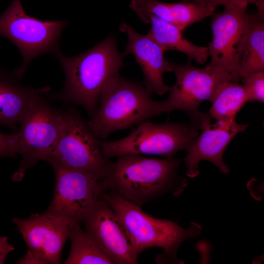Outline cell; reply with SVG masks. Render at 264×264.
<instances>
[{"label": "cell", "instance_id": "cell-1", "mask_svg": "<svg viewBox=\"0 0 264 264\" xmlns=\"http://www.w3.org/2000/svg\"><path fill=\"white\" fill-rule=\"evenodd\" d=\"M54 54L64 70L65 83L51 98L80 106L91 118L97 110L104 86L124 65L125 56L118 50L116 37L110 35L76 56H65L60 50Z\"/></svg>", "mask_w": 264, "mask_h": 264}, {"label": "cell", "instance_id": "cell-2", "mask_svg": "<svg viewBox=\"0 0 264 264\" xmlns=\"http://www.w3.org/2000/svg\"><path fill=\"white\" fill-rule=\"evenodd\" d=\"M181 162L174 156L163 159L126 154L109 163L102 180L104 191L115 193L138 205L150 203L168 193L178 195L186 186L178 174Z\"/></svg>", "mask_w": 264, "mask_h": 264}, {"label": "cell", "instance_id": "cell-3", "mask_svg": "<svg viewBox=\"0 0 264 264\" xmlns=\"http://www.w3.org/2000/svg\"><path fill=\"white\" fill-rule=\"evenodd\" d=\"M142 83L119 74L104 86L94 116L87 123L100 139L166 112L165 103L154 100Z\"/></svg>", "mask_w": 264, "mask_h": 264}, {"label": "cell", "instance_id": "cell-4", "mask_svg": "<svg viewBox=\"0 0 264 264\" xmlns=\"http://www.w3.org/2000/svg\"><path fill=\"white\" fill-rule=\"evenodd\" d=\"M101 197L120 219L127 236L138 256L147 248L163 249L159 262H176V252L185 240L199 236L201 228L192 222L187 229L167 220L154 218L145 213L141 206L126 200L114 192L105 191Z\"/></svg>", "mask_w": 264, "mask_h": 264}, {"label": "cell", "instance_id": "cell-5", "mask_svg": "<svg viewBox=\"0 0 264 264\" xmlns=\"http://www.w3.org/2000/svg\"><path fill=\"white\" fill-rule=\"evenodd\" d=\"M50 88H36L20 122L18 154L22 160L12 179L20 181L40 160H45L57 142L63 110L53 106L46 95Z\"/></svg>", "mask_w": 264, "mask_h": 264}, {"label": "cell", "instance_id": "cell-6", "mask_svg": "<svg viewBox=\"0 0 264 264\" xmlns=\"http://www.w3.org/2000/svg\"><path fill=\"white\" fill-rule=\"evenodd\" d=\"M198 126L191 122L154 123L145 121L126 137L115 141L101 140L102 153L108 160L126 154L173 156L186 150L199 134Z\"/></svg>", "mask_w": 264, "mask_h": 264}, {"label": "cell", "instance_id": "cell-7", "mask_svg": "<svg viewBox=\"0 0 264 264\" xmlns=\"http://www.w3.org/2000/svg\"><path fill=\"white\" fill-rule=\"evenodd\" d=\"M97 137L73 107L63 110L59 136L45 161L94 175L102 180L110 162Z\"/></svg>", "mask_w": 264, "mask_h": 264}, {"label": "cell", "instance_id": "cell-8", "mask_svg": "<svg viewBox=\"0 0 264 264\" xmlns=\"http://www.w3.org/2000/svg\"><path fill=\"white\" fill-rule=\"evenodd\" d=\"M67 21H44L28 15L20 0H12L0 16V35L19 49L22 66L13 72L21 79L29 63L39 55L59 51L60 39Z\"/></svg>", "mask_w": 264, "mask_h": 264}, {"label": "cell", "instance_id": "cell-9", "mask_svg": "<svg viewBox=\"0 0 264 264\" xmlns=\"http://www.w3.org/2000/svg\"><path fill=\"white\" fill-rule=\"evenodd\" d=\"M172 69L176 81L170 88L168 97L164 101L166 112L183 111L191 122L198 127L207 115L198 110L200 104L209 100L223 83L234 81L229 74L209 64L198 68L190 62L185 65L172 62Z\"/></svg>", "mask_w": 264, "mask_h": 264}, {"label": "cell", "instance_id": "cell-10", "mask_svg": "<svg viewBox=\"0 0 264 264\" xmlns=\"http://www.w3.org/2000/svg\"><path fill=\"white\" fill-rule=\"evenodd\" d=\"M211 17L209 65L228 73L239 83V65L247 41L251 14L247 13L246 8L228 6Z\"/></svg>", "mask_w": 264, "mask_h": 264}, {"label": "cell", "instance_id": "cell-11", "mask_svg": "<svg viewBox=\"0 0 264 264\" xmlns=\"http://www.w3.org/2000/svg\"><path fill=\"white\" fill-rule=\"evenodd\" d=\"M28 251L22 264H60L63 247L76 225L75 222L47 211L35 213L26 219L15 218Z\"/></svg>", "mask_w": 264, "mask_h": 264}, {"label": "cell", "instance_id": "cell-12", "mask_svg": "<svg viewBox=\"0 0 264 264\" xmlns=\"http://www.w3.org/2000/svg\"><path fill=\"white\" fill-rule=\"evenodd\" d=\"M51 165L55 184L52 201L46 211L81 223L104 191L102 181L90 173Z\"/></svg>", "mask_w": 264, "mask_h": 264}, {"label": "cell", "instance_id": "cell-13", "mask_svg": "<svg viewBox=\"0 0 264 264\" xmlns=\"http://www.w3.org/2000/svg\"><path fill=\"white\" fill-rule=\"evenodd\" d=\"M85 231L100 249L116 264H135L138 256L117 215L100 197L83 218Z\"/></svg>", "mask_w": 264, "mask_h": 264}, {"label": "cell", "instance_id": "cell-14", "mask_svg": "<svg viewBox=\"0 0 264 264\" xmlns=\"http://www.w3.org/2000/svg\"><path fill=\"white\" fill-rule=\"evenodd\" d=\"M211 119L208 114L198 127L200 133L187 150L184 161L186 174L190 177L198 175V164L202 160L210 161L221 172L228 174L229 168L222 158L224 152L233 137L244 132L248 126V124H238L236 121L212 124Z\"/></svg>", "mask_w": 264, "mask_h": 264}, {"label": "cell", "instance_id": "cell-15", "mask_svg": "<svg viewBox=\"0 0 264 264\" xmlns=\"http://www.w3.org/2000/svg\"><path fill=\"white\" fill-rule=\"evenodd\" d=\"M119 30L128 37L124 56L132 55L141 67L143 74V84L152 94L163 95L169 91L170 87L166 85L163 79L166 72H172V62L164 57V51L154 41L146 35L136 32L125 22L119 25Z\"/></svg>", "mask_w": 264, "mask_h": 264}, {"label": "cell", "instance_id": "cell-16", "mask_svg": "<svg viewBox=\"0 0 264 264\" xmlns=\"http://www.w3.org/2000/svg\"><path fill=\"white\" fill-rule=\"evenodd\" d=\"M129 6L144 23L149 15H153L174 25L182 32L190 25L211 16L215 11L189 0L176 3L157 0H131Z\"/></svg>", "mask_w": 264, "mask_h": 264}, {"label": "cell", "instance_id": "cell-17", "mask_svg": "<svg viewBox=\"0 0 264 264\" xmlns=\"http://www.w3.org/2000/svg\"><path fill=\"white\" fill-rule=\"evenodd\" d=\"M13 72L0 70V126L7 127L17 132L16 126L24 112L35 90L22 85Z\"/></svg>", "mask_w": 264, "mask_h": 264}, {"label": "cell", "instance_id": "cell-18", "mask_svg": "<svg viewBox=\"0 0 264 264\" xmlns=\"http://www.w3.org/2000/svg\"><path fill=\"white\" fill-rule=\"evenodd\" d=\"M145 23L150 24L146 35L165 51L172 50L185 54L199 64H204L209 57L208 47L196 45L184 38L182 32L174 25L150 15Z\"/></svg>", "mask_w": 264, "mask_h": 264}, {"label": "cell", "instance_id": "cell-19", "mask_svg": "<svg viewBox=\"0 0 264 264\" xmlns=\"http://www.w3.org/2000/svg\"><path fill=\"white\" fill-rule=\"evenodd\" d=\"M209 101L212 106L208 114L216 122L235 121L237 113L248 102L242 85L232 80L223 83Z\"/></svg>", "mask_w": 264, "mask_h": 264}, {"label": "cell", "instance_id": "cell-20", "mask_svg": "<svg viewBox=\"0 0 264 264\" xmlns=\"http://www.w3.org/2000/svg\"><path fill=\"white\" fill-rule=\"evenodd\" d=\"M264 70V22L251 14L250 31L240 60L238 72L242 78L246 75Z\"/></svg>", "mask_w": 264, "mask_h": 264}, {"label": "cell", "instance_id": "cell-21", "mask_svg": "<svg viewBox=\"0 0 264 264\" xmlns=\"http://www.w3.org/2000/svg\"><path fill=\"white\" fill-rule=\"evenodd\" d=\"M69 239L71 247L66 264H112V262L100 250L80 223L75 226Z\"/></svg>", "mask_w": 264, "mask_h": 264}, {"label": "cell", "instance_id": "cell-22", "mask_svg": "<svg viewBox=\"0 0 264 264\" xmlns=\"http://www.w3.org/2000/svg\"><path fill=\"white\" fill-rule=\"evenodd\" d=\"M242 79L248 101L264 102V72L258 71L246 75Z\"/></svg>", "mask_w": 264, "mask_h": 264}, {"label": "cell", "instance_id": "cell-23", "mask_svg": "<svg viewBox=\"0 0 264 264\" xmlns=\"http://www.w3.org/2000/svg\"><path fill=\"white\" fill-rule=\"evenodd\" d=\"M249 4H254L257 7L256 14L260 18L264 20V0H213L211 7L216 9L218 6L225 7L234 6L246 8Z\"/></svg>", "mask_w": 264, "mask_h": 264}, {"label": "cell", "instance_id": "cell-24", "mask_svg": "<svg viewBox=\"0 0 264 264\" xmlns=\"http://www.w3.org/2000/svg\"><path fill=\"white\" fill-rule=\"evenodd\" d=\"M18 150L17 133L5 134L0 132V158L15 157Z\"/></svg>", "mask_w": 264, "mask_h": 264}, {"label": "cell", "instance_id": "cell-25", "mask_svg": "<svg viewBox=\"0 0 264 264\" xmlns=\"http://www.w3.org/2000/svg\"><path fill=\"white\" fill-rule=\"evenodd\" d=\"M14 249L13 246L8 242L7 237H0V264H3L7 254Z\"/></svg>", "mask_w": 264, "mask_h": 264}, {"label": "cell", "instance_id": "cell-26", "mask_svg": "<svg viewBox=\"0 0 264 264\" xmlns=\"http://www.w3.org/2000/svg\"><path fill=\"white\" fill-rule=\"evenodd\" d=\"M189 0L192 1L202 7H203L205 8H210L213 9L211 7L213 0Z\"/></svg>", "mask_w": 264, "mask_h": 264}]
</instances>
